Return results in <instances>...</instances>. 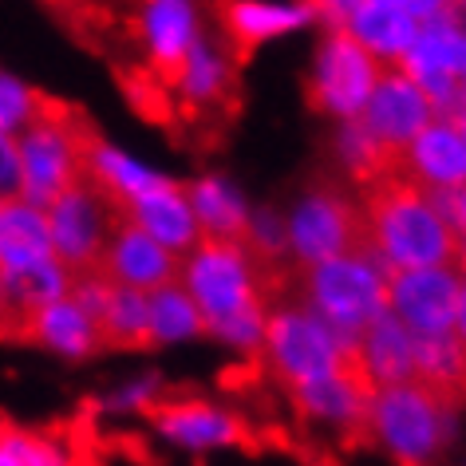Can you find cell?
<instances>
[{
  "label": "cell",
  "mask_w": 466,
  "mask_h": 466,
  "mask_svg": "<svg viewBox=\"0 0 466 466\" xmlns=\"http://www.w3.org/2000/svg\"><path fill=\"white\" fill-rule=\"evenodd\" d=\"M178 285L190 293L206 329L246 309L265 305L261 300V265L241 241H202L194 253L182 258Z\"/></svg>",
  "instance_id": "6"
},
{
  "label": "cell",
  "mask_w": 466,
  "mask_h": 466,
  "mask_svg": "<svg viewBox=\"0 0 466 466\" xmlns=\"http://www.w3.org/2000/svg\"><path fill=\"white\" fill-rule=\"evenodd\" d=\"M48 214V238L56 261L67 265L72 273H96L103 253H107L115 229H119L123 214L103 198L87 178L60 194L44 209Z\"/></svg>",
  "instance_id": "9"
},
{
  "label": "cell",
  "mask_w": 466,
  "mask_h": 466,
  "mask_svg": "<svg viewBox=\"0 0 466 466\" xmlns=\"http://www.w3.org/2000/svg\"><path fill=\"white\" fill-rule=\"evenodd\" d=\"M186 198H190V209H194L198 229H202V241H246L253 206L246 202V194H241L229 178H221V174H202V178H194L186 186Z\"/></svg>",
  "instance_id": "23"
},
{
  "label": "cell",
  "mask_w": 466,
  "mask_h": 466,
  "mask_svg": "<svg viewBox=\"0 0 466 466\" xmlns=\"http://www.w3.org/2000/svg\"><path fill=\"white\" fill-rule=\"evenodd\" d=\"M123 221L135 229H143L150 241H158V246L170 249L174 258H186V253H194L202 246V229H198V221H194L186 186H178L174 178L127 206Z\"/></svg>",
  "instance_id": "18"
},
{
  "label": "cell",
  "mask_w": 466,
  "mask_h": 466,
  "mask_svg": "<svg viewBox=\"0 0 466 466\" xmlns=\"http://www.w3.org/2000/svg\"><path fill=\"white\" fill-rule=\"evenodd\" d=\"M459 119H466V79L459 84Z\"/></svg>",
  "instance_id": "37"
},
{
  "label": "cell",
  "mask_w": 466,
  "mask_h": 466,
  "mask_svg": "<svg viewBox=\"0 0 466 466\" xmlns=\"http://www.w3.org/2000/svg\"><path fill=\"white\" fill-rule=\"evenodd\" d=\"M147 419L155 427V435L178 451L206 454L246 442V423L226 407L206 400H162Z\"/></svg>",
  "instance_id": "13"
},
{
  "label": "cell",
  "mask_w": 466,
  "mask_h": 466,
  "mask_svg": "<svg viewBox=\"0 0 466 466\" xmlns=\"http://www.w3.org/2000/svg\"><path fill=\"white\" fill-rule=\"evenodd\" d=\"M383 67L388 64H380L356 36H348L344 28H329L309 72V107L340 123L360 119L371 91L380 87Z\"/></svg>",
  "instance_id": "8"
},
{
  "label": "cell",
  "mask_w": 466,
  "mask_h": 466,
  "mask_svg": "<svg viewBox=\"0 0 466 466\" xmlns=\"http://www.w3.org/2000/svg\"><path fill=\"white\" fill-rule=\"evenodd\" d=\"M135 36L147 64L170 79L194 52V44L206 36L202 8L190 0H147L135 13Z\"/></svg>",
  "instance_id": "14"
},
{
  "label": "cell",
  "mask_w": 466,
  "mask_h": 466,
  "mask_svg": "<svg viewBox=\"0 0 466 466\" xmlns=\"http://www.w3.org/2000/svg\"><path fill=\"white\" fill-rule=\"evenodd\" d=\"M182 269V258H174L170 249H162L158 241H150L143 229L119 221L107 253L99 261V273L119 289H138V293H155L162 285H174Z\"/></svg>",
  "instance_id": "16"
},
{
  "label": "cell",
  "mask_w": 466,
  "mask_h": 466,
  "mask_svg": "<svg viewBox=\"0 0 466 466\" xmlns=\"http://www.w3.org/2000/svg\"><path fill=\"white\" fill-rule=\"evenodd\" d=\"M52 258L48 214L25 198H5L0 202V273H25Z\"/></svg>",
  "instance_id": "24"
},
{
  "label": "cell",
  "mask_w": 466,
  "mask_h": 466,
  "mask_svg": "<svg viewBox=\"0 0 466 466\" xmlns=\"http://www.w3.org/2000/svg\"><path fill=\"white\" fill-rule=\"evenodd\" d=\"M388 265L371 249H360L305 269V309L329 324L344 344H356L360 332L388 312Z\"/></svg>",
  "instance_id": "2"
},
{
  "label": "cell",
  "mask_w": 466,
  "mask_h": 466,
  "mask_svg": "<svg viewBox=\"0 0 466 466\" xmlns=\"http://www.w3.org/2000/svg\"><path fill=\"white\" fill-rule=\"evenodd\" d=\"M435 119L439 115L431 107L427 91L395 64V67H383L380 87L371 91L368 107L360 115V127H364L383 150H391V155L403 158V150L411 147Z\"/></svg>",
  "instance_id": "12"
},
{
  "label": "cell",
  "mask_w": 466,
  "mask_h": 466,
  "mask_svg": "<svg viewBox=\"0 0 466 466\" xmlns=\"http://www.w3.org/2000/svg\"><path fill=\"white\" fill-rule=\"evenodd\" d=\"M147 320H150L147 329L150 348H178L206 336V317L198 312L190 293L178 281L147 293Z\"/></svg>",
  "instance_id": "26"
},
{
  "label": "cell",
  "mask_w": 466,
  "mask_h": 466,
  "mask_svg": "<svg viewBox=\"0 0 466 466\" xmlns=\"http://www.w3.org/2000/svg\"><path fill=\"white\" fill-rule=\"evenodd\" d=\"M454 403L442 395L407 383L376 391L368 411V435L395 459V466H435L451 439Z\"/></svg>",
  "instance_id": "3"
},
{
  "label": "cell",
  "mask_w": 466,
  "mask_h": 466,
  "mask_svg": "<svg viewBox=\"0 0 466 466\" xmlns=\"http://www.w3.org/2000/svg\"><path fill=\"white\" fill-rule=\"evenodd\" d=\"M289 226V258L297 265H324L348 253L371 249L368 246V218L364 202L336 186H312L297 198V206L285 214Z\"/></svg>",
  "instance_id": "5"
},
{
  "label": "cell",
  "mask_w": 466,
  "mask_h": 466,
  "mask_svg": "<svg viewBox=\"0 0 466 466\" xmlns=\"http://www.w3.org/2000/svg\"><path fill=\"white\" fill-rule=\"evenodd\" d=\"M317 20V5H269V0H233L218 8V25L233 60H246L277 36L305 28Z\"/></svg>",
  "instance_id": "17"
},
{
  "label": "cell",
  "mask_w": 466,
  "mask_h": 466,
  "mask_svg": "<svg viewBox=\"0 0 466 466\" xmlns=\"http://www.w3.org/2000/svg\"><path fill=\"white\" fill-rule=\"evenodd\" d=\"M368 246L388 273L459 265V238L435 209V198L407 174H391L364 190Z\"/></svg>",
  "instance_id": "1"
},
{
  "label": "cell",
  "mask_w": 466,
  "mask_h": 466,
  "mask_svg": "<svg viewBox=\"0 0 466 466\" xmlns=\"http://www.w3.org/2000/svg\"><path fill=\"white\" fill-rule=\"evenodd\" d=\"M454 340H459V344H462V352H466V289H462L459 317H454Z\"/></svg>",
  "instance_id": "36"
},
{
  "label": "cell",
  "mask_w": 466,
  "mask_h": 466,
  "mask_svg": "<svg viewBox=\"0 0 466 466\" xmlns=\"http://www.w3.org/2000/svg\"><path fill=\"white\" fill-rule=\"evenodd\" d=\"M462 289H466V277H462L459 265L391 273L388 312L395 320H403L415 336H447V332H454Z\"/></svg>",
  "instance_id": "11"
},
{
  "label": "cell",
  "mask_w": 466,
  "mask_h": 466,
  "mask_svg": "<svg viewBox=\"0 0 466 466\" xmlns=\"http://www.w3.org/2000/svg\"><path fill=\"white\" fill-rule=\"evenodd\" d=\"M84 178L119 209L138 202L143 194L158 190L162 182H170V174H162L158 167H150L138 155H131L127 147L111 143V138H91L87 155H84Z\"/></svg>",
  "instance_id": "19"
},
{
  "label": "cell",
  "mask_w": 466,
  "mask_h": 466,
  "mask_svg": "<svg viewBox=\"0 0 466 466\" xmlns=\"http://www.w3.org/2000/svg\"><path fill=\"white\" fill-rule=\"evenodd\" d=\"M293 400L309 419L348 431H368V411L371 400H376V388H371L368 371L360 364V352H352L340 371L312 380L305 388H293Z\"/></svg>",
  "instance_id": "15"
},
{
  "label": "cell",
  "mask_w": 466,
  "mask_h": 466,
  "mask_svg": "<svg viewBox=\"0 0 466 466\" xmlns=\"http://www.w3.org/2000/svg\"><path fill=\"white\" fill-rule=\"evenodd\" d=\"M435 198V209L442 214V221L451 226V233L459 238V249L466 241V186H459V190H442V194H431Z\"/></svg>",
  "instance_id": "34"
},
{
  "label": "cell",
  "mask_w": 466,
  "mask_h": 466,
  "mask_svg": "<svg viewBox=\"0 0 466 466\" xmlns=\"http://www.w3.org/2000/svg\"><path fill=\"white\" fill-rule=\"evenodd\" d=\"M64 466H79V462H76V459H67V462H64Z\"/></svg>",
  "instance_id": "39"
},
{
  "label": "cell",
  "mask_w": 466,
  "mask_h": 466,
  "mask_svg": "<svg viewBox=\"0 0 466 466\" xmlns=\"http://www.w3.org/2000/svg\"><path fill=\"white\" fill-rule=\"evenodd\" d=\"M258 265H269V261H281L289 253V226L281 214L273 209H253L249 214V229H246V241H241Z\"/></svg>",
  "instance_id": "31"
},
{
  "label": "cell",
  "mask_w": 466,
  "mask_h": 466,
  "mask_svg": "<svg viewBox=\"0 0 466 466\" xmlns=\"http://www.w3.org/2000/svg\"><path fill=\"white\" fill-rule=\"evenodd\" d=\"M0 466H28L25 462V427L0 423Z\"/></svg>",
  "instance_id": "35"
},
{
  "label": "cell",
  "mask_w": 466,
  "mask_h": 466,
  "mask_svg": "<svg viewBox=\"0 0 466 466\" xmlns=\"http://www.w3.org/2000/svg\"><path fill=\"white\" fill-rule=\"evenodd\" d=\"M265 356H269L273 371L293 388L332 376L348 364L356 344H344L320 317H312L305 305H285L269 312V329H265Z\"/></svg>",
  "instance_id": "7"
},
{
  "label": "cell",
  "mask_w": 466,
  "mask_h": 466,
  "mask_svg": "<svg viewBox=\"0 0 466 466\" xmlns=\"http://www.w3.org/2000/svg\"><path fill=\"white\" fill-rule=\"evenodd\" d=\"M447 13V5H411V0H352V5H317V16H332L329 28L356 36L380 64H403L415 48L419 28Z\"/></svg>",
  "instance_id": "10"
},
{
  "label": "cell",
  "mask_w": 466,
  "mask_h": 466,
  "mask_svg": "<svg viewBox=\"0 0 466 466\" xmlns=\"http://www.w3.org/2000/svg\"><path fill=\"white\" fill-rule=\"evenodd\" d=\"M356 352H360V364H364L376 391L415 383V332L407 329L403 320H395L391 312L376 317L360 332Z\"/></svg>",
  "instance_id": "21"
},
{
  "label": "cell",
  "mask_w": 466,
  "mask_h": 466,
  "mask_svg": "<svg viewBox=\"0 0 466 466\" xmlns=\"http://www.w3.org/2000/svg\"><path fill=\"white\" fill-rule=\"evenodd\" d=\"M265 329H269V309L258 305V309H246L238 312V317H226L218 324H209L206 336L209 340H218L221 348H229V352H261L265 348Z\"/></svg>",
  "instance_id": "30"
},
{
  "label": "cell",
  "mask_w": 466,
  "mask_h": 466,
  "mask_svg": "<svg viewBox=\"0 0 466 466\" xmlns=\"http://www.w3.org/2000/svg\"><path fill=\"white\" fill-rule=\"evenodd\" d=\"M459 269L466 273V241H462V249H459Z\"/></svg>",
  "instance_id": "38"
},
{
  "label": "cell",
  "mask_w": 466,
  "mask_h": 466,
  "mask_svg": "<svg viewBox=\"0 0 466 466\" xmlns=\"http://www.w3.org/2000/svg\"><path fill=\"white\" fill-rule=\"evenodd\" d=\"M20 198V143L16 135L0 131V202Z\"/></svg>",
  "instance_id": "33"
},
{
  "label": "cell",
  "mask_w": 466,
  "mask_h": 466,
  "mask_svg": "<svg viewBox=\"0 0 466 466\" xmlns=\"http://www.w3.org/2000/svg\"><path fill=\"white\" fill-rule=\"evenodd\" d=\"M25 336L36 348H44V352L67 360V364H79V360H91L96 352H103L99 324L91 320L72 297L40 309L36 317L25 324Z\"/></svg>",
  "instance_id": "22"
},
{
  "label": "cell",
  "mask_w": 466,
  "mask_h": 466,
  "mask_svg": "<svg viewBox=\"0 0 466 466\" xmlns=\"http://www.w3.org/2000/svg\"><path fill=\"white\" fill-rule=\"evenodd\" d=\"M233 52L226 44L202 36L194 44V52L182 60V67L170 76V87L178 91L186 107H214L233 84Z\"/></svg>",
  "instance_id": "25"
},
{
  "label": "cell",
  "mask_w": 466,
  "mask_h": 466,
  "mask_svg": "<svg viewBox=\"0 0 466 466\" xmlns=\"http://www.w3.org/2000/svg\"><path fill=\"white\" fill-rule=\"evenodd\" d=\"M162 403V376L158 371H138V376L119 380L115 388H107L96 400V407L111 419H127V415H150Z\"/></svg>",
  "instance_id": "29"
},
{
  "label": "cell",
  "mask_w": 466,
  "mask_h": 466,
  "mask_svg": "<svg viewBox=\"0 0 466 466\" xmlns=\"http://www.w3.org/2000/svg\"><path fill=\"white\" fill-rule=\"evenodd\" d=\"M150 320H147V293L138 289H111V300H107V312L99 320V332H103V348H150Z\"/></svg>",
  "instance_id": "27"
},
{
  "label": "cell",
  "mask_w": 466,
  "mask_h": 466,
  "mask_svg": "<svg viewBox=\"0 0 466 466\" xmlns=\"http://www.w3.org/2000/svg\"><path fill=\"white\" fill-rule=\"evenodd\" d=\"M403 174L423 190L442 194L466 186V135L459 119H435L403 150Z\"/></svg>",
  "instance_id": "20"
},
{
  "label": "cell",
  "mask_w": 466,
  "mask_h": 466,
  "mask_svg": "<svg viewBox=\"0 0 466 466\" xmlns=\"http://www.w3.org/2000/svg\"><path fill=\"white\" fill-rule=\"evenodd\" d=\"M48 107H52V99L44 96L36 84H28L25 76L0 67V131L20 138L32 123L44 119V111Z\"/></svg>",
  "instance_id": "28"
},
{
  "label": "cell",
  "mask_w": 466,
  "mask_h": 466,
  "mask_svg": "<svg viewBox=\"0 0 466 466\" xmlns=\"http://www.w3.org/2000/svg\"><path fill=\"white\" fill-rule=\"evenodd\" d=\"M111 289H115V285H111V281H107V277H103L99 269H96V273H76V281H72V293H67V297H72L76 305L84 309L87 317L99 324V320H103V312H107Z\"/></svg>",
  "instance_id": "32"
},
{
  "label": "cell",
  "mask_w": 466,
  "mask_h": 466,
  "mask_svg": "<svg viewBox=\"0 0 466 466\" xmlns=\"http://www.w3.org/2000/svg\"><path fill=\"white\" fill-rule=\"evenodd\" d=\"M20 143V198L36 209H48L56 198L84 182V155L91 135L76 115L52 103L40 123H32Z\"/></svg>",
  "instance_id": "4"
}]
</instances>
